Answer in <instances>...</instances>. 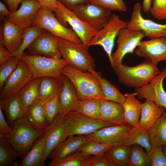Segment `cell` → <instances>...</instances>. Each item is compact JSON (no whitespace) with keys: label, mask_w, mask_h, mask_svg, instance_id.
<instances>
[{"label":"cell","mask_w":166,"mask_h":166,"mask_svg":"<svg viewBox=\"0 0 166 166\" xmlns=\"http://www.w3.org/2000/svg\"><path fill=\"white\" fill-rule=\"evenodd\" d=\"M149 12L157 19L166 20V0H153Z\"/></svg>","instance_id":"obj_45"},{"label":"cell","mask_w":166,"mask_h":166,"mask_svg":"<svg viewBox=\"0 0 166 166\" xmlns=\"http://www.w3.org/2000/svg\"><path fill=\"white\" fill-rule=\"evenodd\" d=\"M134 52L139 57L156 65L161 61L166 62V38L142 41Z\"/></svg>","instance_id":"obj_18"},{"label":"cell","mask_w":166,"mask_h":166,"mask_svg":"<svg viewBox=\"0 0 166 166\" xmlns=\"http://www.w3.org/2000/svg\"><path fill=\"white\" fill-rule=\"evenodd\" d=\"M57 2V7L54 12L57 18L65 27L69 24L82 43L89 48L91 41L97 31L80 19L73 11Z\"/></svg>","instance_id":"obj_9"},{"label":"cell","mask_w":166,"mask_h":166,"mask_svg":"<svg viewBox=\"0 0 166 166\" xmlns=\"http://www.w3.org/2000/svg\"><path fill=\"white\" fill-rule=\"evenodd\" d=\"M63 85L59 97L60 113L64 115L70 112L77 111L80 100L75 89L69 80L64 75Z\"/></svg>","instance_id":"obj_23"},{"label":"cell","mask_w":166,"mask_h":166,"mask_svg":"<svg viewBox=\"0 0 166 166\" xmlns=\"http://www.w3.org/2000/svg\"><path fill=\"white\" fill-rule=\"evenodd\" d=\"M42 6L51 9L54 12L57 7V0H36Z\"/></svg>","instance_id":"obj_50"},{"label":"cell","mask_w":166,"mask_h":166,"mask_svg":"<svg viewBox=\"0 0 166 166\" xmlns=\"http://www.w3.org/2000/svg\"><path fill=\"white\" fill-rule=\"evenodd\" d=\"M99 102L102 121L114 125L128 124L125 119L122 104L104 99H100Z\"/></svg>","instance_id":"obj_22"},{"label":"cell","mask_w":166,"mask_h":166,"mask_svg":"<svg viewBox=\"0 0 166 166\" xmlns=\"http://www.w3.org/2000/svg\"><path fill=\"white\" fill-rule=\"evenodd\" d=\"M2 110L0 107V135H7L11 133L12 128L6 121Z\"/></svg>","instance_id":"obj_48"},{"label":"cell","mask_w":166,"mask_h":166,"mask_svg":"<svg viewBox=\"0 0 166 166\" xmlns=\"http://www.w3.org/2000/svg\"><path fill=\"white\" fill-rule=\"evenodd\" d=\"M45 31L42 28L35 25L24 28L21 44L17 50L12 54L13 56L16 57H20L29 46Z\"/></svg>","instance_id":"obj_34"},{"label":"cell","mask_w":166,"mask_h":166,"mask_svg":"<svg viewBox=\"0 0 166 166\" xmlns=\"http://www.w3.org/2000/svg\"><path fill=\"white\" fill-rule=\"evenodd\" d=\"M92 156H82L75 152L60 160H51L49 166H89Z\"/></svg>","instance_id":"obj_35"},{"label":"cell","mask_w":166,"mask_h":166,"mask_svg":"<svg viewBox=\"0 0 166 166\" xmlns=\"http://www.w3.org/2000/svg\"><path fill=\"white\" fill-rule=\"evenodd\" d=\"M53 11L49 8L42 6L33 25L39 26L58 38L82 43L72 28L61 24Z\"/></svg>","instance_id":"obj_8"},{"label":"cell","mask_w":166,"mask_h":166,"mask_svg":"<svg viewBox=\"0 0 166 166\" xmlns=\"http://www.w3.org/2000/svg\"><path fill=\"white\" fill-rule=\"evenodd\" d=\"M42 78L33 79L18 93L22 102L26 109L38 99V89Z\"/></svg>","instance_id":"obj_33"},{"label":"cell","mask_w":166,"mask_h":166,"mask_svg":"<svg viewBox=\"0 0 166 166\" xmlns=\"http://www.w3.org/2000/svg\"><path fill=\"white\" fill-rule=\"evenodd\" d=\"M125 100L122 105L126 122L134 128L139 127V120L140 116L142 103L136 97V92L124 94Z\"/></svg>","instance_id":"obj_24"},{"label":"cell","mask_w":166,"mask_h":166,"mask_svg":"<svg viewBox=\"0 0 166 166\" xmlns=\"http://www.w3.org/2000/svg\"><path fill=\"white\" fill-rule=\"evenodd\" d=\"M24 28L5 19L0 29V44L12 54L20 47Z\"/></svg>","instance_id":"obj_20"},{"label":"cell","mask_w":166,"mask_h":166,"mask_svg":"<svg viewBox=\"0 0 166 166\" xmlns=\"http://www.w3.org/2000/svg\"><path fill=\"white\" fill-rule=\"evenodd\" d=\"M33 79L32 74L29 68L21 60L16 69L8 77L2 89L1 90L0 99L6 98L18 93Z\"/></svg>","instance_id":"obj_15"},{"label":"cell","mask_w":166,"mask_h":166,"mask_svg":"<svg viewBox=\"0 0 166 166\" xmlns=\"http://www.w3.org/2000/svg\"><path fill=\"white\" fill-rule=\"evenodd\" d=\"M58 43V38L46 30L27 48L28 53L53 58H62Z\"/></svg>","instance_id":"obj_17"},{"label":"cell","mask_w":166,"mask_h":166,"mask_svg":"<svg viewBox=\"0 0 166 166\" xmlns=\"http://www.w3.org/2000/svg\"><path fill=\"white\" fill-rule=\"evenodd\" d=\"M99 100L95 99L80 100L77 111L87 116L102 120Z\"/></svg>","instance_id":"obj_37"},{"label":"cell","mask_w":166,"mask_h":166,"mask_svg":"<svg viewBox=\"0 0 166 166\" xmlns=\"http://www.w3.org/2000/svg\"><path fill=\"white\" fill-rule=\"evenodd\" d=\"M63 80L51 77H42L38 89V99L46 101L60 93L63 87Z\"/></svg>","instance_id":"obj_28"},{"label":"cell","mask_w":166,"mask_h":166,"mask_svg":"<svg viewBox=\"0 0 166 166\" xmlns=\"http://www.w3.org/2000/svg\"><path fill=\"white\" fill-rule=\"evenodd\" d=\"M138 144L144 148L146 152L148 153L152 146L149 139L148 130L139 127L133 142V144Z\"/></svg>","instance_id":"obj_43"},{"label":"cell","mask_w":166,"mask_h":166,"mask_svg":"<svg viewBox=\"0 0 166 166\" xmlns=\"http://www.w3.org/2000/svg\"><path fill=\"white\" fill-rule=\"evenodd\" d=\"M128 166H150L149 154L142 147L137 144L132 146L129 156Z\"/></svg>","instance_id":"obj_36"},{"label":"cell","mask_w":166,"mask_h":166,"mask_svg":"<svg viewBox=\"0 0 166 166\" xmlns=\"http://www.w3.org/2000/svg\"><path fill=\"white\" fill-rule=\"evenodd\" d=\"M152 0H143L142 6V10L143 12L146 13L149 12Z\"/></svg>","instance_id":"obj_53"},{"label":"cell","mask_w":166,"mask_h":166,"mask_svg":"<svg viewBox=\"0 0 166 166\" xmlns=\"http://www.w3.org/2000/svg\"><path fill=\"white\" fill-rule=\"evenodd\" d=\"M17 157L10 144L0 139V166H18L15 159Z\"/></svg>","instance_id":"obj_38"},{"label":"cell","mask_w":166,"mask_h":166,"mask_svg":"<svg viewBox=\"0 0 166 166\" xmlns=\"http://www.w3.org/2000/svg\"><path fill=\"white\" fill-rule=\"evenodd\" d=\"M88 72L93 73L98 79L101 85L103 93L108 100L122 105L125 100V97L116 86L106 79L102 77L100 73L91 68Z\"/></svg>","instance_id":"obj_31"},{"label":"cell","mask_w":166,"mask_h":166,"mask_svg":"<svg viewBox=\"0 0 166 166\" xmlns=\"http://www.w3.org/2000/svg\"><path fill=\"white\" fill-rule=\"evenodd\" d=\"M66 8L73 11L76 7L90 2L89 0H57Z\"/></svg>","instance_id":"obj_47"},{"label":"cell","mask_w":166,"mask_h":166,"mask_svg":"<svg viewBox=\"0 0 166 166\" xmlns=\"http://www.w3.org/2000/svg\"><path fill=\"white\" fill-rule=\"evenodd\" d=\"M165 110L150 100H146L141 105L139 127L148 129L156 122Z\"/></svg>","instance_id":"obj_26"},{"label":"cell","mask_w":166,"mask_h":166,"mask_svg":"<svg viewBox=\"0 0 166 166\" xmlns=\"http://www.w3.org/2000/svg\"><path fill=\"white\" fill-rule=\"evenodd\" d=\"M0 107L5 112L11 125L16 120L25 115L26 109L18 93L6 98L0 99Z\"/></svg>","instance_id":"obj_25"},{"label":"cell","mask_w":166,"mask_h":166,"mask_svg":"<svg viewBox=\"0 0 166 166\" xmlns=\"http://www.w3.org/2000/svg\"><path fill=\"white\" fill-rule=\"evenodd\" d=\"M21 61L14 56L0 65V89L1 90L8 77L16 69Z\"/></svg>","instance_id":"obj_41"},{"label":"cell","mask_w":166,"mask_h":166,"mask_svg":"<svg viewBox=\"0 0 166 166\" xmlns=\"http://www.w3.org/2000/svg\"><path fill=\"white\" fill-rule=\"evenodd\" d=\"M14 57L12 53L3 45L0 44V65Z\"/></svg>","instance_id":"obj_49"},{"label":"cell","mask_w":166,"mask_h":166,"mask_svg":"<svg viewBox=\"0 0 166 166\" xmlns=\"http://www.w3.org/2000/svg\"><path fill=\"white\" fill-rule=\"evenodd\" d=\"M58 45L62 57L69 65L84 71L94 68L95 60L88 51L89 48L82 43L58 38Z\"/></svg>","instance_id":"obj_6"},{"label":"cell","mask_w":166,"mask_h":166,"mask_svg":"<svg viewBox=\"0 0 166 166\" xmlns=\"http://www.w3.org/2000/svg\"><path fill=\"white\" fill-rule=\"evenodd\" d=\"M163 152L166 156V144L161 146Z\"/></svg>","instance_id":"obj_54"},{"label":"cell","mask_w":166,"mask_h":166,"mask_svg":"<svg viewBox=\"0 0 166 166\" xmlns=\"http://www.w3.org/2000/svg\"><path fill=\"white\" fill-rule=\"evenodd\" d=\"M46 140V135L45 132L19 163L18 166H40L44 152Z\"/></svg>","instance_id":"obj_29"},{"label":"cell","mask_w":166,"mask_h":166,"mask_svg":"<svg viewBox=\"0 0 166 166\" xmlns=\"http://www.w3.org/2000/svg\"><path fill=\"white\" fill-rule=\"evenodd\" d=\"M152 147L166 144V110L155 123L148 129Z\"/></svg>","instance_id":"obj_30"},{"label":"cell","mask_w":166,"mask_h":166,"mask_svg":"<svg viewBox=\"0 0 166 166\" xmlns=\"http://www.w3.org/2000/svg\"><path fill=\"white\" fill-rule=\"evenodd\" d=\"M127 22L121 19L117 15L112 14L108 23L102 29L97 32L89 44V47L99 45L103 48L113 69L114 66L112 58V51L115 40L119 30L127 27Z\"/></svg>","instance_id":"obj_10"},{"label":"cell","mask_w":166,"mask_h":166,"mask_svg":"<svg viewBox=\"0 0 166 166\" xmlns=\"http://www.w3.org/2000/svg\"><path fill=\"white\" fill-rule=\"evenodd\" d=\"M142 6L137 2L134 6L130 20L127 22L128 28L141 30L145 36L150 39L166 38V24L156 23L150 19L144 18L141 13Z\"/></svg>","instance_id":"obj_13"},{"label":"cell","mask_w":166,"mask_h":166,"mask_svg":"<svg viewBox=\"0 0 166 166\" xmlns=\"http://www.w3.org/2000/svg\"><path fill=\"white\" fill-rule=\"evenodd\" d=\"M62 73L74 86L80 100H107L103 93L98 79L91 73L79 70L68 64L63 68Z\"/></svg>","instance_id":"obj_2"},{"label":"cell","mask_w":166,"mask_h":166,"mask_svg":"<svg viewBox=\"0 0 166 166\" xmlns=\"http://www.w3.org/2000/svg\"><path fill=\"white\" fill-rule=\"evenodd\" d=\"M166 77V67L156 76L147 85L135 88L136 96L139 99H145L154 101L156 105L166 110V91L163 86Z\"/></svg>","instance_id":"obj_14"},{"label":"cell","mask_w":166,"mask_h":166,"mask_svg":"<svg viewBox=\"0 0 166 166\" xmlns=\"http://www.w3.org/2000/svg\"><path fill=\"white\" fill-rule=\"evenodd\" d=\"M45 102L37 99L26 109L25 116L28 121L32 126L38 130L45 129L49 124L44 110Z\"/></svg>","instance_id":"obj_27"},{"label":"cell","mask_w":166,"mask_h":166,"mask_svg":"<svg viewBox=\"0 0 166 166\" xmlns=\"http://www.w3.org/2000/svg\"><path fill=\"white\" fill-rule=\"evenodd\" d=\"M90 2L112 10L125 12L127 7L123 0H89Z\"/></svg>","instance_id":"obj_44"},{"label":"cell","mask_w":166,"mask_h":166,"mask_svg":"<svg viewBox=\"0 0 166 166\" xmlns=\"http://www.w3.org/2000/svg\"><path fill=\"white\" fill-rule=\"evenodd\" d=\"M60 93L46 101L44 104V112L49 124L52 121L56 116L60 113L61 107L59 97Z\"/></svg>","instance_id":"obj_40"},{"label":"cell","mask_w":166,"mask_h":166,"mask_svg":"<svg viewBox=\"0 0 166 166\" xmlns=\"http://www.w3.org/2000/svg\"><path fill=\"white\" fill-rule=\"evenodd\" d=\"M145 36L144 32L141 30H132L127 27L119 30L117 35V48L112 55L114 68L122 64L124 57L127 54L133 53Z\"/></svg>","instance_id":"obj_11"},{"label":"cell","mask_w":166,"mask_h":166,"mask_svg":"<svg viewBox=\"0 0 166 166\" xmlns=\"http://www.w3.org/2000/svg\"><path fill=\"white\" fill-rule=\"evenodd\" d=\"M131 147L126 145L113 146L105 153L113 166H128Z\"/></svg>","instance_id":"obj_32"},{"label":"cell","mask_w":166,"mask_h":166,"mask_svg":"<svg viewBox=\"0 0 166 166\" xmlns=\"http://www.w3.org/2000/svg\"><path fill=\"white\" fill-rule=\"evenodd\" d=\"M11 12L6 7L5 5L1 1L0 2V19H4L5 16L10 15Z\"/></svg>","instance_id":"obj_52"},{"label":"cell","mask_w":166,"mask_h":166,"mask_svg":"<svg viewBox=\"0 0 166 166\" xmlns=\"http://www.w3.org/2000/svg\"><path fill=\"white\" fill-rule=\"evenodd\" d=\"M111 146L89 139L76 152L84 156L97 155L104 153Z\"/></svg>","instance_id":"obj_39"},{"label":"cell","mask_w":166,"mask_h":166,"mask_svg":"<svg viewBox=\"0 0 166 166\" xmlns=\"http://www.w3.org/2000/svg\"><path fill=\"white\" fill-rule=\"evenodd\" d=\"M20 59L28 66L33 79L51 77L63 80V68L69 64L63 58H53L39 55L24 53Z\"/></svg>","instance_id":"obj_4"},{"label":"cell","mask_w":166,"mask_h":166,"mask_svg":"<svg viewBox=\"0 0 166 166\" xmlns=\"http://www.w3.org/2000/svg\"><path fill=\"white\" fill-rule=\"evenodd\" d=\"M11 133L0 135V139L9 143L13 148L17 157L22 159L30 149L33 143L44 133L45 129L34 128L25 115L13 123Z\"/></svg>","instance_id":"obj_1"},{"label":"cell","mask_w":166,"mask_h":166,"mask_svg":"<svg viewBox=\"0 0 166 166\" xmlns=\"http://www.w3.org/2000/svg\"><path fill=\"white\" fill-rule=\"evenodd\" d=\"M21 4L19 8L6 19L24 28L33 26L41 6L36 0H22Z\"/></svg>","instance_id":"obj_19"},{"label":"cell","mask_w":166,"mask_h":166,"mask_svg":"<svg viewBox=\"0 0 166 166\" xmlns=\"http://www.w3.org/2000/svg\"><path fill=\"white\" fill-rule=\"evenodd\" d=\"M113 69L120 82L135 88L148 84L161 71L157 65L145 60L136 66H130L122 64Z\"/></svg>","instance_id":"obj_3"},{"label":"cell","mask_w":166,"mask_h":166,"mask_svg":"<svg viewBox=\"0 0 166 166\" xmlns=\"http://www.w3.org/2000/svg\"><path fill=\"white\" fill-rule=\"evenodd\" d=\"M63 115L60 113L46 129V143L43 159L40 166H45L46 159L53 149L69 136L63 120Z\"/></svg>","instance_id":"obj_16"},{"label":"cell","mask_w":166,"mask_h":166,"mask_svg":"<svg viewBox=\"0 0 166 166\" xmlns=\"http://www.w3.org/2000/svg\"><path fill=\"white\" fill-rule=\"evenodd\" d=\"M148 153L150 166H166V156L161 146L152 147Z\"/></svg>","instance_id":"obj_42"},{"label":"cell","mask_w":166,"mask_h":166,"mask_svg":"<svg viewBox=\"0 0 166 166\" xmlns=\"http://www.w3.org/2000/svg\"><path fill=\"white\" fill-rule=\"evenodd\" d=\"M89 166H113L107 158L105 153L92 156Z\"/></svg>","instance_id":"obj_46"},{"label":"cell","mask_w":166,"mask_h":166,"mask_svg":"<svg viewBox=\"0 0 166 166\" xmlns=\"http://www.w3.org/2000/svg\"><path fill=\"white\" fill-rule=\"evenodd\" d=\"M22 0H3L8 6L9 10L11 12H13L17 10L19 3Z\"/></svg>","instance_id":"obj_51"},{"label":"cell","mask_w":166,"mask_h":166,"mask_svg":"<svg viewBox=\"0 0 166 166\" xmlns=\"http://www.w3.org/2000/svg\"><path fill=\"white\" fill-rule=\"evenodd\" d=\"M63 120L69 136L87 135L104 127L114 125L87 116L78 111L63 115Z\"/></svg>","instance_id":"obj_7"},{"label":"cell","mask_w":166,"mask_h":166,"mask_svg":"<svg viewBox=\"0 0 166 166\" xmlns=\"http://www.w3.org/2000/svg\"><path fill=\"white\" fill-rule=\"evenodd\" d=\"M72 11L81 20L97 32L106 24L112 14L109 10L91 2L77 6Z\"/></svg>","instance_id":"obj_12"},{"label":"cell","mask_w":166,"mask_h":166,"mask_svg":"<svg viewBox=\"0 0 166 166\" xmlns=\"http://www.w3.org/2000/svg\"><path fill=\"white\" fill-rule=\"evenodd\" d=\"M89 139L86 135L69 136L57 145L48 158L51 160L61 159L76 152Z\"/></svg>","instance_id":"obj_21"},{"label":"cell","mask_w":166,"mask_h":166,"mask_svg":"<svg viewBox=\"0 0 166 166\" xmlns=\"http://www.w3.org/2000/svg\"><path fill=\"white\" fill-rule=\"evenodd\" d=\"M138 128H134L128 124L113 125L104 127L86 135L89 139L112 146H131Z\"/></svg>","instance_id":"obj_5"}]
</instances>
